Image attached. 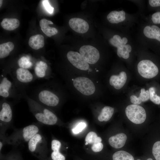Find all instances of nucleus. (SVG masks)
Listing matches in <instances>:
<instances>
[{
    "instance_id": "nucleus-1",
    "label": "nucleus",
    "mask_w": 160,
    "mask_h": 160,
    "mask_svg": "<svg viewBox=\"0 0 160 160\" xmlns=\"http://www.w3.org/2000/svg\"><path fill=\"white\" fill-rule=\"evenodd\" d=\"M24 97L27 101L30 111L39 122L48 125H54L57 123V116L49 108L39 104L26 93Z\"/></svg>"
},
{
    "instance_id": "nucleus-2",
    "label": "nucleus",
    "mask_w": 160,
    "mask_h": 160,
    "mask_svg": "<svg viewBox=\"0 0 160 160\" xmlns=\"http://www.w3.org/2000/svg\"><path fill=\"white\" fill-rule=\"evenodd\" d=\"M39 132V126L36 124H31L16 129L9 136L4 137L5 144L17 146L24 143H28L34 135Z\"/></svg>"
},
{
    "instance_id": "nucleus-3",
    "label": "nucleus",
    "mask_w": 160,
    "mask_h": 160,
    "mask_svg": "<svg viewBox=\"0 0 160 160\" xmlns=\"http://www.w3.org/2000/svg\"><path fill=\"white\" fill-rule=\"evenodd\" d=\"M30 97L39 104L49 108L56 106L60 101L58 96L50 89L47 83L38 87L34 91L32 97Z\"/></svg>"
},
{
    "instance_id": "nucleus-4",
    "label": "nucleus",
    "mask_w": 160,
    "mask_h": 160,
    "mask_svg": "<svg viewBox=\"0 0 160 160\" xmlns=\"http://www.w3.org/2000/svg\"><path fill=\"white\" fill-rule=\"evenodd\" d=\"M8 76V73L5 71L1 72L0 75L1 97L6 99L12 98L15 100H18L21 97H24L25 93L23 94L17 88L11 77L10 79Z\"/></svg>"
},
{
    "instance_id": "nucleus-5",
    "label": "nucleus",
    "mask_w": 160,
    "mask_h": 160,
    "mask_svg": "<svg viewBox=\"0 0 160 160\" xmlns=\"http://www.w3.org/2000/svg\"><path fill=\"white\" fill-rule=\"evenodd\" d=\"M5 71L10 75L17 88L24 94L25 87L36 78L28 69L18 67L13 71Z\"/></svg>"
},
{
    "instance_id": "nucleus-6",
    "label": "nucleus",
    "mask_w": 160,
    "mask_h": 160,
    "mask_svg": "<svg viewBox=\"0 0 160 160\" xmlns=\"http://www.w3.org/2000/svg\"><path fill=\"white\" fill-rule=\"evenodd\" d=\"M13 119V109L11 103L1 98L0 103V135H5L7 129L11 126Z\"/></svg>"
},
{
    "instance_id": "nucleus-7",
    "label": "nucleus",
    "mask_w": 160,
    "mask_h": 160,
    "mask_svg": "<svg viewBox=\"0 0 160 160\" xmlns=\"http://www.w3.org/2000/svg\"><path fill=\"white\" fill-rule=\"evenodd\" d=\"M125 111L128 119L135 124H141L146 119L145 110L141 106L133 104L129 105L126 108Z\"/></svg>"
},
{
    "instance_id": "nucleus-8",
    "label": "nucleus",
    "mask_w": 160,
    "mask_h": 160,
    "mask_svg": "<svg viewBox=\"0 0 160 160\" xmlns=\"http://www.w3.org/2000/svg\"><path fill=\"white\" fill-rule=\"evenodd\" d=\"M138 72L143 77L151 79L156 76L158 74L157 67L151 60H147L140 61L137 66Z\"/></svg>"
},
{
    "instance_id": "nucleus-9",
    "label": "nucleus",
    "mask_w": 160,
    "mask_h": 160,
    "mask_svg": "<svg viewBox=\"0 0 160 160\" xmlns=\"http://www.w3.org/2000/svg\"><path fill=\"white\" fill-rule=\"evenodd\" d=\"M28 147L29 151L34 153H41L47 151L46 139L40 132L36 134L28 142Z\"/></svg>"
},
{
    "instance_id": "nucleus-10",
    "label": "nucleus",
    "mask_w": 160,
    "mask_h": 160,
    "mask_svg": "<svg viewBox=\"0 0 160 160\" xmlns=\"http://www.w3.org/2000/svg\"><path fill=\"white\" fill-rule=\"evenodd\" d=\"M75 87L81 94L89 95L93 94L95 90V86L92 81L89 79L83 77H78L73 81Z\"/></svg>"
},
{
    "instance_id": "nucleus-11",
    "label": "nucleus",
    "mask_w": 160,
    "mask_h": 160,
    "mask_svg": "<svg viewBox=\"0 0 160 160\" xmlns=\"http://www.w3.org/2000/svg\"><path fill=\"white\" fill-rule=\"evenodd\" d=\"M79 52L82 57L88 63L94 64L98 60L100 53L96 48L89 45H84L79 49Z\"/></svg>"
},
{
    "instance_id": "nucleus-12",
    "label": "nucleus",
    "mask_w": 160,
    "mask_h": 160,
    "mask_svg": "<svg viewBox=\"0 0 160 160\" xmlns=\"http://www.w3.org/2000/svg\"><path fill=\"white\" fill-rule=\"evenodd\" d=\"M67 57L71 63L75 67L82 70H87L89 67L88 64L85 61L79 53L70 51L67 54Z\"/></svg>"
},
{
    "instance_id": "nucleus-13",
    "label": "nucleus",
    "mask_w": 160,
    "mask_h": 160,
    "mask_svg": "<svg viewBox=\"0 0 160 160\" xmlns=\"http://www.w3.org/2000/svg\"><path fill=\"white\" fill-rule=\"evenodd\" d=\"M68 23L72 29L80 33L87 32L89 28L88 23L85 20L80 18H72L69 20Z\"/></svg>"
},
{
    "instance_id": "nucleus-14",
    "label": "nucleus",
    "mask_w": 160,
    "mask_h": 160,
    "mask_svg": "<svg viewBox=\"0 0 160 160\" xmlns=\"http://www.w3.org/2000/svg\"><path fill=\"white\" fill-rule=\"evenodd\" d=\"M34 75L36 78L47 79L49 78L48 66L46 62L43 60L37 61L34 68Z\"/></svg>"
},
{
    "instance_id": "nucleus-15",
    "label": "nucleus",
    "mask_w": 160,
    "mask_h": 160,
    "mask_svg": "<svg viewBox=\"0 0 160 160\" xmlns=\"http://www.w3.org/2000/svg\"><path fill=\"white\" fill-rule=\"evenodd\" d=\"M127 76L124 71L121 72L118 75L111 76L109 79V83L111 86L117 89L122 88L125 84Z\"/></svg>"
},
{
    "instance_id": "nucleus-16",
    "label": "nucleus",
    "mask_w": 160,
    "mask_h": 160,
    "mask_svg": "<svg viewBox=\"0 0 160 160\" xmlns=\"http://www.w3.org/2000/svg\"><path fill=\"white\" fill-rule=\"evenodd\" d=\"M127 138V136L125 134L120 133L110 137L108 140V142L113 147L115 148H119L124 146Z\"/></svg>"
},
{
    "instance_id": "nucleus-17",
    "label": "nucleus",
    "mask_w": 160,
    "mask_h": 160,
    "mask_svg": "<svg viewBox=\"0 0 160 160\" xmlns=\"http://www.w3.org/2000/svg\"><path fill=\"white\" fill-rule=\"evenodd\" d=\"M53 23L46 19H42L39 22L41 29L43 33L49 37L55 35L58 32L57 29L55 28L49 26V24H52Z\"/></svg>"
},
{
    "instance_id": "nucleus-18",
    "label": "nucleus",
    "mask_w": 160,
    "mask_h": 160,
    "mask_svg": "<svg viewBox=\"0 0 160 160\" xmlns=\"http://www.w3.org/2000/svg\"><path fill=\"white\" fill-rule=\"evenodd\" d=\"M143 33L147 37L155 39L160 42V28L157 26H146L144 29Z\"/></svg>"
},
{
    "instance_id": "nucleus-19",
    "label": "nucleus",
    "mask_w": 160,
    "mask_h": 160,
    "mask_svg": "<svg viewBox=\"0 0 160 160\" xmlns=\"http://www.w3.org/2000/svg\"><path fill=\"white\" fill-rule=\"evenodd\" d=\"M28 44L30 47L34 50H38L42 48L44 44L43 36L41 34L32 36L29 40Z\"/></svg>"
},
{
    "instance_id": "nucleus-20",
    "label": "nucleus",
    "mask_w": 160,
    "mask_h": 160,
    "mask_svg": "<svg viewBox=\"0 0 160 160\" xmlns=\"http://www.w3.org/2000/svg\"><path fill=\"white\" fill-rule=\"evenodd\" d=\"M107 19L112 23H118L123 21L126 19L125 13L122 10L120 11H113L107 15Z\"/></svg>"
},
{
    "instance_id": "nucleus-21",
    "label": "nucleus",
    "mask_w": 160,
    "mask_h": 160,
    "mask_svg": "<svg viewBox=\"0 0 160 160\" xmlns=\"http://www.w3.org/2000/svg\"><path fill=\"white\" fill-rule=\"evenodd\" d=\"M19 20L16 18H4L1 23L2 28L6 30L11 31L19 27Z\"/></svg>"
},
{
    "instance_id": "nucleus-22",
    "label": "nucleus",
    "mask_w": 160,
    "mask_h": 160,
    "mask_svg": "<svg viewBox=\"0 0 160 160\" xmlns=\"http://www.w3.org/2000/svg\"><path fill=\"white\" fill-rule=\"evenodd\" d=\"M114 111V108L112 107L108 106L104 107L98 116V120L100 121H109L113 115Z\"/></svg>"
},
{
    "instance_id": "nucleus-23",
    "label": "nucleus",
    "mask_w": 160,
    "mask_h": 160,
    "mask_svg": "<svg viewBox=\"0 0 160 160\" xmlns=\"http://www.w3.org/2000/svg\"><path fill=\"white\" fill-rule=\"evenodd\" d=\"M14 47V44L10 41L0 44V59L8 57L10 52L13 49Z\"/></svg>"
},
{
    "instance_id": "nucleus-24",
    "label": "nucleus",
    "mask_w": 160,
    "mask_h": 160,
    "mask_svg": "<svg viewBox=\"0 0 160 160\" xmlns=\"http://www.w3.org/2000/svg\"><path fill=\"white\" fill-rule=\"evenodd\" d=\"M17 64L19 68L28 69L31 68L33 65L31 58L28 55L23 56L17 60Z\"/></svg>"
},
{
    "instance_id": "nucleus-25",
    "label": "nucleus",
    "mask_w": 160,
    "mask_h": 160,
    "mask_svg": "<svg viewBox=\"0 0 160 160\" xmlns=\"http://www.w3.org/2000/svg\"><path fill=\"white\" fill-rule=\"evenodd\" d=\"M112 159L113 160H134L132 155L124 151H119L115 152L113 155Z\"/></svg>"
},
{
    "instance_id": "nucleus-26",
    "label": "nucleus",
    "mask_w": 160,
    "mask_h": 160,
    "mask_svg": "<svg viewBox=\"0 0 160 160\" xmlns=\"http://www.w3.org/2000/svg\"><path fill=\"white\" fill-rule=\"evenodd\" d=\"M61 147V145L51 147L52 152L51 156L52 160H65V156L60 152Z\"/></svg>"
},
{
    "instance_id": "nucleus-27",
    "label": "nucleus",
    "mask_w": 160,
    "mask_h": 160,
    "mask_svg": "<svg viewBox=\"0 0 160 160\" xmlns=\"http://www.w3.org/2000/svg\"><path fill=\"white\" fill-rule=\"evenodd\" d=\"M102 140V139L100 137H98L95 132L92 131L87 134L85 139L86 142L92 145L100 142Z\"/></svg>"
},
{
    "instance_id": "nucleus-28",
    "label": "nucleus",
    "mask_w": 160,
    "mask_h": 160,
    "mask_svg": "<svg viewBox=\"0 0 160 160\" xmlns=\"http://www.w3.org/2000/svg\"><path fill=\"white\" fill-rule=\"evenodd\" d=\"M109 42L112 46L117 48V54L119 57H121L123 53L124 44H120L116 39L113 37L110 39Z\"/></svg>"
},
{
    "instance_id": "nucleus-29",
    "label": "nucleus",
    "mask_w": 160,
    "mask_h": 160,
    "mask_svg": "<svg viewBox=\"0 0 160 160\" xmlns=\"http://www.w3.org/2000/svg\"><path fill=\"white\" fill-rule=\"evenodd\" d=\"M149 97L150 100L155 104H160V97L155 93V89L154 87H151L149 89Z\"/></svg>"
},
{
    "instance_id": "nucleus-30",
    "label": "nucleus",
    "mask_w": 160,
    "mask_h": 160,
    "mask_svg": "<svg viewBox=\"0 0 160 160\" xmlns=\"http://www.w3.org/2000/svg\"><path fill=\"white\" fill-rule=\"evenodd\" d=\"M152 152L156 160H160V141L156 142L153 145Z\"/></svg>"
},
{
    "instance_id": "nucleus-31",
    "label": "nucleus",
    "mask_w": 160,
    "mask_h": 160,
    "mask_svg": "<svg viewBox=\"0 0 160 160\" xmlns=\"http://www.w3.org/2000/svg\"><path fill=\"white\" fill-rule=\"evenodd\" d=\"M139 97L142 102H144L150 99L149 90L145 91L144 88L142 89Z\"/></svg>"
},
{
    "instance_id": "nucleus-32",
    "label": "nucleus",
    "mask_w": 160,
    "mask_h": 160,
    "mask_svg": "<svg viewBox=\"0 0 160 160\" xmlns=\"http://www.w3.org/2000/svg\"><path fill=\"white\" fill-rule=\"evenodd\" d=\"M86 124L84 122L79 123L75 127L73 128L72 131L74 134H78L81 132L86 127Z\"/></svg>"
},
{
    "instance_id": "nucleus-33",
    "label": "nucleus",
    "mask_w": 160,
    "mask_h": 160,
    "mask_svg": "<svg viewBox=\"0 0 160 160\" xmlns=\"http://www.w3.org/2000/svg\"><path fill=\"white\" fill-rule=\"evenodd\" d=\"M103 145L100 142L92 145L91 148L92 150L94 152L97 153L101 151L103 149Z\"/></svg>"
},
{
    "instance_id": "nucleus-34",
    "label": "nucleus",
    "mask_w": 160,
    "mask_h": 160,
    "mask_svg": "<svg viewBox=\"0 0 160 160\" xmlns=\"http://www.w3.org/2000/svg\"><path fill=\"white\" fill-rule=\"evenodd\" d=\"M43 4L47 11L50 14H52L53 12L54 8L50 5L48 0H43Z\"/></svg>"
},
{
    "instance_id": "nucleus-35",
    "label": "nucleus",
    "mask_w": 160,
    "mask_h": 160,
    "mask_svg": "<svg viewBox=\"0 0 160 160\" xmlns=\"http://www.w3.org/2000/svg\"><path fill=\"white\" fill-rule=\"evenodd\" d=\"M151 19L154 23L160 24V12H157L153 14Z\"/></svg>"
},
{
    "instance_id": "nucleus-36",
    "label": "nucleus",
    "mask_w": 160,
    "mask_h": 160,
    "mask_svg": "<svg viewBox=\"0 0 160 160\" xmlns=\"http://www.w3.org/2000/svg\"><path fill=\"white\" fill-rule=\"evenodd\" d=\"M131 102L133 104L138 105L140 104L142 101L139 97H137L135 95H132L130 97Z\"/></svg>"
},
{
    "instance_id": "nucleus-37",
    "label": "nucleus",
    "mask_w": 160,
    "mask_h": 160,
    "mask_svg": "<svg viewBox=\"0 0 160 160\" xmlns=\"http://www.w3.org/2000/svg\"><path fill=\"white\" fill-rule=\"evenodd\" d=\"M148 1L149 4L151 7L160 6V0H149Z\"/></svg>"
},
{
    "instance_id": "nucleus-38",
    "label": "nucleus",
    "mask_w": 160,
    "mask_h": 160,
    "mask_svg": "<svg viewBox=\"0 0 160 160\" xmlns=\"http://www.w3.org/2000/svg\"><path fill=\"white\" fill-rule=\"evenodd\" d=\"M113 38L116 39L120 44H123L122 39L119 36L115 35L113 36Z\"/></svg>"
},
{
    "instance_id": "nucleus-39",
    "label": "nucleus",
    "mask_w": 160,
    "mask_h": 160,
    "mask_svg": "<svg viewBox=\"0 0 160 160\" xmlns=\"http://www.w3.org/2000/svg\"><path fill=\"white\" fill-rule=\"evenodd\" d=\"M124 46L126 49L127 51L129 53L131 52L132 50L131 46L128 44L125 45Z\"/></svg>"
},
{
    "instance_id": "nucleus-40",
    "label": "nucleus",
    "mask_w": 160,
    "mask_h": 160,
    "mask_svg": "<svg viewBox=\"0 0 160 160\" xmlns=\"http://www.w3.org/2000/svg\"><path fill=\"white\" fill-rule=\"evenodd\" d=\"M129 53L126 52L122 55V57L125 59H127L129 57Z\"/></svg>"
},
{
    "instance_id": "nucleus-41",
    "label": "nucleus",
    "mask_w": 160,
    "mask_h": 160,
    "mask_svg": "<svg viewBox=\"0 0 160 160\" xmlns=\"http://www.w3.org/2000/svg\"><path fill=\"white\" fill-rule=\"evenodd\" d=\"M122 40L123 44L124 45H126L128 41L127 39L125 37H124L122 39Z\"/></svg>"
},
{
    "instance_id": "nucleus-42",
    "label": "nucleus",
    "mask_w": 160,
    "mask_h": 160,
    "mask_svg": "<svg viewBox=\"0 0 160 160\" xmlns=\"http://www.w3.org/2000/svg\"><path fill=\"white\" fill-rule=\"evenodd\" d=\"M3 2V1L2 0H0V7H1L2 6Z\"/></svg>"
},
{
    "instance_id": "nucleus-43",
    "label": "nucleus",
    "mask_w": 160,
    "mask_h": 160,
    "mask_svg": "<svg viewBox=\"0 0 160 160\" xmlns=\"http://www.w3.org/2000/svg\"><path fill=\"white\" fill-rule=\"evenodd\" d=\"M137 160H140V159H137ZM147 160H153V159H152L151 158H149Z\"/></svg>"
},
{
    "instance_id": "nucleus-44",
    "label": "nucleus",
    "mask_w": 160,
    "mask_h": 160,
    "mask_svg": "<svg viewBox=\"0 0 160 160\" xmlns=\"http://www.w3.org/2000/svg\"><path fill=\"white\" fill-rule=\"evenodd\" d=\"M88 144V143H87V142H86V143H85V145H87Z\"/></svg>"
}]
</instances>
